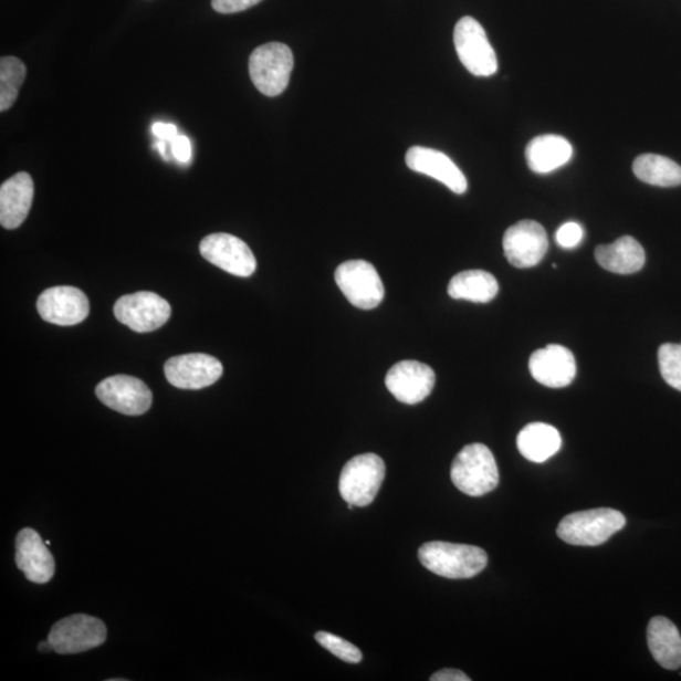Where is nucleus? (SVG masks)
Returning a JSON list of instances; mask_svg holds the SVG:
<instances>
[{"label":"nucleus","instance_id":"obj_1","mask_svg":"<svg viewBox=\"0 0 681 681\" xmlns=\"http://www.w3.org/2000/svg\"><path fill=\"white\" fill-rule=\"evenodd\" d=\"M418 558L434 575L450 579L478 576L488 566V554L479 546L429 542L420 546Z\"/></svg>","mask_w":681,"mask_h":681},{"label":"nucleus","instance_id":"obj_2","mask_svg":"<svg viewBox=\"0 0 681 681\" xmlns=\"http://www.w3.org/2000/svg\"><path fill=\"white\" fill-rule=\"evenodd\" d=\"M451 479L465 495L479 497L489 494L497 488L500 480L494 454L485 444L465 446L452 463Z\"/></svg>","mask_w":681,"mask_h":681},{"label":"nucleus","instance_id":"obj_3","mask_svg":"<svg viewBox=\"0 0 681 681\" xmlns=\"http://www.w3.org/2000/svg\"><path fill=\"white\" fill-rule=\"evenodd\" d=\"M626 517L615 509H594L573 513L562 520L557 534L563 542L579 546H597L622 531Z\"/></svg>","mask_w":681,"mask_h":681},{"label":"nucleus","instance_id":"obj_4","mask_svg":"<svg viewBox=\"0 0 681 681\" xmlns=\"http://www.w3.org/2000/svg\"><path fill=\"white\" fill-rule=\"evenodd\" d=\"M385 463L378 454L365 453L349 460L340 472L339 495L348 505L365 507L374 503L385 479Z\"/></svg>","mask_w":681,"mask_h":681},{"label":"nucleus","instance_id":"obj_5","mask_svg":"<svg viewBox=\"0 0 681 681\" xmlns=\"http://www.w3.org/2000/svg\"><path fill=\"white\" fill-rule=\"evenodd\" d=\"M294 59L284 43L263 44L249 59V73L260 93L274 97L284 93L290 84Z\"/></svg>","mask_w":681,"mask_h":681},{"label":"nucleus","instance_id":"obj_6","mask_svg":"<svg viewBox=\"0 0 681 681\" xmlns=\"http://www.w3.org/2000/svg\"><path fill=\"white\" fill-rule=\"evenodd\" d=\"M454 48L462 65L474 76L496 74L499 64L483 27L472 17H463L454 29Z\"/></svg>","mask_w":681,"mask_h":681},{"label":"nucleus","instance_id":"obj_7","mask_svg":"<svg viewBox=\"0 0 681 681\" xmlns=\"http://www.w3.org/2000/svg\"><path fill=\"white\" fill-rule=\"evenodd\" d=\"M335 280L353 306L374 310L384 300V285L375 266L366 260H348L336 269Z\"/></svg>","mask_w":681,"mask_h":681},{"label":"nucleus","instance_id":"obj_8","mask_svg":"<svg viewBox=\"0 0 681 681\" xmlns=\"http://www.w3.org/2000/svg\"><path fill=\"white\" fill-rule=\"evenodd\" d=\"M49 641L61 656L80 653L101 647L106 641V626L98 618L73 615L53 625Z\"/></svg>","mask_w":681,"mask_h":681},{"label":"nucleus","instance_id":"obj_9","mask_svg":"<svg viewBox=\"0 0 681 681\" xmlns=\"http://www.w3.org/2000/svg\"><path fill=\"white\" fill-rule=\"evenodd\" d=\"M170 311L169 303L158 294L138 292L116 301L114 316L136 333L145 334L166 325Z\"/></svg>","mask_w":681,"mask_h":681},{"label":"nucleus","instance_id":"obj_10","mask_svg":"<svg viewBox=\"0 0 681 681\" xmlns=\"http://www.w3.org/2000/svg\"><path fill=\"white\" fill-rule=\"evenodd\" d=\"M503 247L511 265L526 269L542 262L548 252L549 241L539 222L523 220L506 230Z\"/></svg>","mask_w":681,"mask_h":681},{"label":"nucleus","instance_id":"obj_11","mask_svg":"<svg viewBox=\"0 0 681 681\" xmlns=\"http://www.w3.org/2000/svg\"><path fill=\"white\" fill-rule=\"evenodd\" d=\"M96 397L106 407L125 416L147 413L154 400L147 385L128 375H115L103 380L96 387Z\"/></svg>","mask_w":681,"mask_h":681},{"label":"nucleus","instance_id":"obj_12","mask_svg":"<svg viewBox=\"0 0 681 681\" xmlns=\"http://www.w3.org/2000/svg\"><path fill=\"white\" fill-rule=\"evenodd\" d=\"M201 255L209 263L232 275L248 277L256 271V259L243 240L219 232L206 237L200 244Z\"/></svg>","mask_w":681,"mask_h":681},{"label":"nucleus","instance_id":"obj_13","mask_svg":"<svg viewBox=\"0 0 681 681\" xmlns=\"http://www.w3.org/2000/svg\"><path fill=\"white\" fill-rule=\"evenodd\" d=\"M223 367L218 358L206 354H187L169 358L165 374L169 384L184 390H200L217 383Z\"/></svg>","mask_w":681,"mask_h":681},{"label":"nucleus","instance_id":"obj_14","mask_svg":"<svg viewBox=\"0 0 681 681\" xmlns=\"http://www.w3.org/2000/svg\"><path fill=\"white\" fill-rule=\"evenodd\" d=\"M436 384L432 367L415 360L400 362L391 367L385 385L394 398L405 405L415 406L430 396Z\"/></svg>","mask_w":681,"mask_h":681},{"label":"nucleus","instance_id":"obj_15","mask_svg":"<svg viewBox=\"0 0 681 681\" xmlns=\"http://www.w3.org/2000/svg\"><path fill=\"white\" fill-rule=\"evenodd\" d=\"M40 316L49 324L74 326L88 316V300L74 286H55L44 291L38 301Z\"/></svg>","mask_w":681,"mask_h":681},{"label":"nucleus","instance_id":"obj_16","mask_svg":"<svg viewBox=\"0 0 681 681\" xmlns=\"http://www.w3.org/2000/svg\"><path fill=\"white\" fill-rule=\"evenodd\" d=\"M533 378L544 387L566 388L576 379L577 364L570 349L560 345H549L536 349L528 360Z\"/></svg>","mask_w":681,"mask_h":681},{"label":"nucleus","instance_id":"obj_17","mask_svg":"<svg viewBox=\"0 0 681 681\" xmlns=\"http://www.w3.org/2000/svg\"><path fill=\"white\" fill-rule=\"evenodd\" d=\"M15 563L27 579L35 585L48 584L55 575V559H53L48 544L33 528L25 527L17 536Z\"/></svg>","mask_w":681,"mask_h":681},{"label":"nucleus","instance_id":"obj_18","mask_svg":"<svg viewBox=\"0 0 681 681\" xmlns=\"http://www.w3.org/2000/svg\"><path fill=\"white\" fill-rule=\"evenodd\" d=\"M406 164L409 169L437 179L457 195L468 191V179L462 170L442 151L419 146L411 147L407 151Z\"/></svg>","mask_w":681,"mask_h":681},{"label":"nucleus","instance_id":"obj_19","mask_svg":"<svg viewBox=\"0 0 681 681\" xmlns=\"http://www.w3.org/2000/svg\"><path fill=\"white\" fill-rule=\"evenodd\" d=\"M34 185L29 174L20 172L0 187V223L8 230L20 228L33 202Z\"/></svg>","mask_w":681,"mask_h":681},{"label":"nucleus","instance_id":"obj_20","mask_svg":"<svg viewBox=\"0 0 681 681\" xmlns=\"http://www.w3.org/2000/svg\"><path fill=\"white\" fill-rule=\"evenodd\" d=\"M525 155L527 166L533 172L546 175L569 163L573 147L566 138L546 134L528 143Z\"/></svg>","mask_w":681,"mask_h":681},{"label":"nucleus","instance_id":"obj_21","mask_svg":"<svg viewBox=\"0 0 681 681\" xmlns=\"http://www.w3.org/2000/svg\"><path fill=\"white\" fill-rule=\"evenodd\" d=\"M595 255L606 271L625 275L641 271L647 260L643 248L631 237H622L609 245H599Z\"/></svg>","mask_w":681,"mask_h":681},{"label":"nucleus","instance_id":"obj_22","mask_svg":"<svg viewBox=\"0 0 681 681\" xmlns=\"http://www.w3.org/2000/svg\"><path fill=\"white\" fill-rule=\"evenodd\" d=\"M649 649L660 667L677 670L681 667V636L677 626L662 616L653 617L648 626Z\"/></svg>","mask_w":681,"mask_h":681},{"label":"nucleus","instance_id":"obj_23","mask_svg":"<svg viewBox=\"0 0 681 681\" xmlns=\"http://www.w3.org/2000/svg\"><path fill=\"white\" fill-rule=\"evenodd\" d=\"M560 447V433L551 425H527L517 436V450L531 462L548 461L551 457L558 453Z\"/></svg>","mask_w":681,"mask_h":681},{"label":"nucleus","instance_id":"obj_24","mask_svg":"<svg viewBox=\"0 0 681 681\" xmlns=\"http://www.w3.org/2000/svg\"><path fill=\"white\" fill-rule=\"evenodd\" d=\"M499 283L496 277L485 271H464L454 275L448 284V294L453 300L474 303H489L496 297Z\"/></svg>","mask_w":681,"mask_h":681},{"label":"nucleus","instance_id":"obj_25","mask_svg":"<svg viewBox=\"0 0 681 681\" xmlns=\"http://www.w3.org/2000/svg\"><path fill=\"white\" fill-rule=\"evenodd\" d=\"M633 174L640 181L659 187L681 185V167L668 157L642 155L635 159Z\"/></svg>","mask_w":681,"mask_h":681},{"label":"nucleus","instance_id":"obj_26","mask_svg":"<svg viewBox=\"0 0 681 681\" xmlns=\"http://www.w3.org/2000/svg\"><path fill=\"white\" fill-rule=\"evenodd\" d=\"M27 69L20 59L6 56L0 60V111L11 107L24 83Z\"/></svg>","mask_w":681,"mask_h":681},{"label":"nucleus","instance_id":"obj_27","mask_svg":"<svg viewBox=\"0 0 681 681\" xmlns=\"http://www.w3.org/2000/svg\"><path fill=\"white\" fill-rule=\"evenodd\" d=\"M659 367L662 379L674 388L681 391V344H666L660 346Z\"/></svg>","mask_w":681,"mask_h":681},{"label":"nucleus","instance_id":"obj_28","mask_svg":"<svg viewBox=\"0 0 681 681\" xmlns=\"http://www.w3.org/2000/svg\"><path fill=\"white\" fill-rule=\"evenodd\" d=\"M315 638L322 648L334 653L338 659L349 662V664H358V662L363 661V652L360 649L355 647L354 643L339 638V636L319 631L316 633Z\"/></svg>","mask_w":681,"mask_h":681},{"label":"nucleus","instance_id":"obj_29","mask_svg":"<svg viewBox=\"0 0 681 681\" xmlns=\"http://www.w3.org/2000/svg\"><path fill=\"white\" fill-rule=\"evenodd\" d=\"M584 237V228H582L579 223L570 221L564 223V226L558 229L557 234H555V240H557V244L560 248L573 249L582 243Z\"/></svg>","mask_w":681,"mask_h":681},{"label":"nucleus","instance_id":"obj_30","mask_svg":"<svg viewBox=\"0 0 681 681\" xmlns=\"http://www.w3.org/2000/svg\"><path fill=\"white\" fill-rule=\"evenodd\" d=\"M262 0H212V8L221 14H231L247 11Z\"/></svg>","mask_w":681,"mask_h":681},{"label":"nucleus","instance_id":"obj_31","mask_svg":"<svg viewBox=\"0 0 681 681\" xmlns=\"http://www.w3.org/2000/svg\"><path fill=\"white\" fill-rule=\"evenodd\" d=\"M174 157L181 164H188L191 159V142L186 136H177L176 139L170 143Z\"/></svg>","mask_w":681,"mask_h":681},{"label":"nucleus","instance_id":"obj_32","mask_svg":"<svg viewBox=\"0 0 681 681\" xmlns=\"http://www.w3.org/2000/svg\"><path fill=\"white\" fill-rule=\"evenodd\" d=\"M154 133L156 137L167 143H172L178 136V129L176 125L160 122L155 123Z\"/></svg>","mask_w":681,"mask_h":681},{"label":"nucleus","instance_id":"obj_33","mask_svg":"<svg viewBox=\"0 0 681 681\" xmlns=\"http://www.w3.org/2000/svg\"><path fill=\"white\" fill-rule=\"evenodd\" d=\"M432 681H470L471 678L465 675L463 671L457 669H443L437 671L436 674L430 677Z\"/></svg>","mask_w":681,"mask_h":681},{"label":"nucleus","instance_id":"obj_34","mask_svg":"<svg viewBox=\"0 0 681 681\" xmlns=\"http://www.w3.org/2000/svg\"><path fill=\"white\" fill-rule=\"evenodd\" d=\"M156 147L159 150L160 156H163L165 159H169L168 150H167V142L159 140V142H157Z\"/></svg>","mask_w":681,"mask_h":681},{"label":"nucleus","instance_id":"obj_35","mask_svg":"<svg viewBox=\"0 0 681 681\" xmlns=\"http://www.w3.org/2000/svg\"><path fill=\"white\" fill-rule=\"evenodd\" d=\"M39 650H40V651H42V652H50V651H53L52 645H51V642L49 641V639H48L46 641H42V642L39 645Z\"/></svg>","mask_w":681,"mask_h":681}]
</instances>
